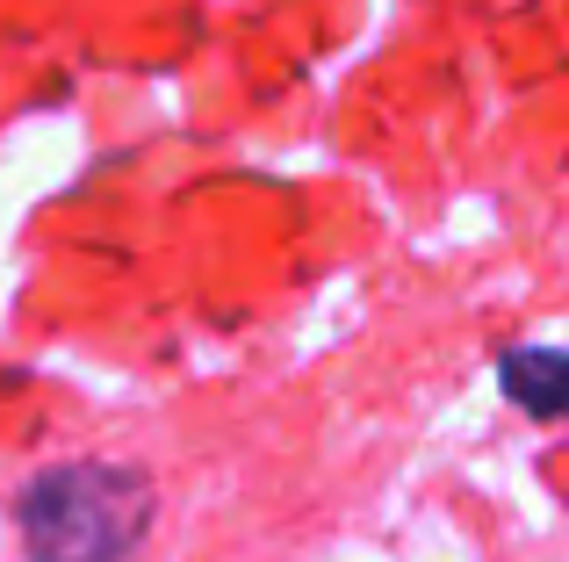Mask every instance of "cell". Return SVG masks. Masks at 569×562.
Masks as SVG:
<instances>
[{"label": "cell", "instance_id": "6da1fadb", "mask_svg": "<svg viewBox=\"0 0 569 562\" xmlns=\"http://www.w3.org/2000/svg\"><path fill=\"white\" fill-rule=\"evenodd\" d=\"M14 520L37 562H123L152 526V483L116 462H58L29 476Z\"/></svg>", "mask_w": 569, "mask_h": 562}, {"label": "cell", "instance_id": "7a4b0ae2", "mask_svg": "<svg viewBox=\"0 0 569 562\" xmlns=\"http://www.w3.org/2000/svg\"><path fill=\"white\" fill-rule=\"evenodd\" d=\"M498 382L519 411L533 419H562L569 411V347H519L498 361Z\"/></svg>", "mask_w": 569, "mask_h": 562}]
</instances>
